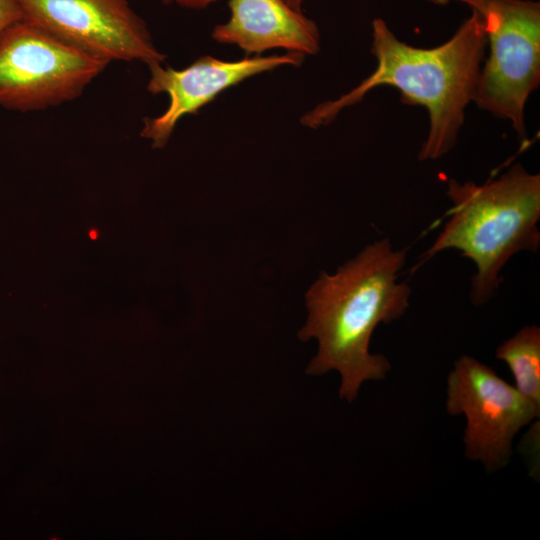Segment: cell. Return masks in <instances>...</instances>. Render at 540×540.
<instances>
[{"label": "cell", "mask_w": 540, "mask_h": 540, "mask_svg": "<svg viewBox=\"0 0 540 540\" xmlns=\"http://www.w3.org/2000/svg\"><path fill=\"white\" fill-rule=\"evenodd\" d=\"M495 357L510 369L515 388L540 408V327L524 326L496 348Z\"/></svg>", "instance_id": "obj_10"}, {"label": "cell", "mask_w": 540, "mask_h": 540, "mask_svg": "<svg viewBox=\"0 0 540 540\" xmlns=\"http://www.w3.org/2000/svg\"><path fill=\"white\" fill-rule=\"evenodd\" d=\"M230 16L212 31L218 43L236 45L247 54L284 49L313 55L320 50L317 24L285 0H229Z\"/></svg>", "instance_id": "obj_9"}, {"label": "cell", "mask_w": 540, "mask_h": 540, "mask_svg": "<svg viewBox=\"0 0 540 540\" xmlns=\"http://www.w3.org/2000/svg\"><path fill=\"white\" fill-rule=\"evenodd\" d=\"M304 59L305 55L298 52L247 56L236 61L205 55L179 70L151 65L147 90L154 95L166 94L169 104L162 114L144 119L140 134L151 141L153 148H163L184 116L197 114L223 91L280 66H300Z\"/></svg>", "instance_id": "obj_8"}, {"label": "cell", "mask_w": 540, "mask_h": 540, "mask_svg": "<svg viewBox=\"0 0 540 540\" xmlns=\"http://www.w3.org/2000/svg\"><path fill=\"white\" fill-rule=\"evenodd\" d=\"M21 19L23 14L17 0H0V32Z\"/></svg>", "instance_id": "obj_11"}, {"label": "cell", "mask_w": 540, "mask_h": 540, "mask_svg": "<svg viewBox=\"0 0 540 540\" xmlns=\"http://www.w3.org/2000/svg\"><path fill=\"white\" fill-rule=\"evenodd\" d=\"M108 64L21 19L0 32V106L30 112L67 103Z\"/></svg>", "instance_id": "obj_5"}, {"label": "cell", "mask_w": 540, "mask_h": 540, "mask_svg": "<svg viewBox=\"0 0 540 540\" xmlns=\"http://www.w3.org/2000/svg\"><path fill=\"white\" fill-rule=\"evenodd\" d=\"M481 17L488 57L473 98L526 137L525 108L540 84V3L534 0H458Z\"/></svg>", "instance_id": "obj_4"}, {"label": "cell", "mask_w": 540, "mask_h": 540, "mask_svg": "<svg viewBox=\"0 0 540 540\" xmlns=\"http://www.w3.org/2000/svg\"><path fill=\"white\" fill-rule=\"evenodd\" d=\"M446 410L464 415L466 458L480 462L487 472L506 466L518 432L540 417V408L514 385L474 357L462 355L447 376Z\"/></svg>", "instance_id": "obj_6"}, {"label": "cell", "mask_w": 540, "mask_h": 540, "mask_svg": "<svg viewBox=\"0 0 540 540\" xmlns=\"http://www.w3.org/2000/svg\"><path fill=\"white\" fill-rule=\"evenodd\" d=\"M487 37L479 14L470 16L444 43L420 48L400 40L382 18L372 21L371 52L374 71L357 86L334 100L321 102L301 119L303 125L319 128L353 106L373 89L394 87L401 101L420 105L428 112L429 128L418 160H437L457 143L467 106L473 102Z\"/></svg>", "instance_id": "obj_2"}, {"label": "cell", "mask_w": 540, "mask_h": 540, "mask_svg": "<svg viewBox=\"0 0 540 540\" xmlns=\"http://www.w3.org/2000/svg\"><path fill=\"white\" fill-rule=\"evenodd\" d=\"M405 261L406 251L382 238L334 274L322 271L306 293L308 317L298 338L318 342L306 373L337 371L341 399L354 401L365 381L383 380L391 370L388 359L369 346L378 325L400 319L409 307L411 288L398 281Z\"/></svg>", "instance_id": "obj_1"}, {"label": "cell", "mask_w": 540, "mask_h": 540, "mask_svg": "<svg viewBox=\"0 0 540 540\" xmlns=\"http://www.w3.org/2000/svg\"><path fill=\"white\" fill-rule=\"evenodd\" d=\"M425 1L436 6H445V5H448L452 1H458V0H425Z\"/></svg>", "instance_id": "obj_14"}, {"label": "cell", "mask_w": 540, "mask_h": 540, "mask_svg": "<svg viewBox=\"0 0 540 540\" xmlns=\"http://www.w3.org/2000/svg\"><path fill=\"white\" fill-rule=\"evenodd\" d=\"M23 19L107 62L163 64L166 55L153 42L129 0H17Z\"/></svg>", "instance_id": "obj_7"}, {"label": "cell", "mask_w": 540, "mask_h": 540, "mask_svg": "<svg viewBox=\"0 0 540 540\" xmlns=\"http://www.w3.org/2000/svg\"><path fill=\"white\" fill-rule=\"evenodd\" d=\"M166 4H176L187 9H205L218 0H158Z\"/></svg>", "instance_id": "obj_12"}, {"label": "cell", "mask_w": 540, "mask_h": 540, "mask_svg": "<svg viewBox=\"0 0 540 540\" xmlns=\"http://www.w3.org/2000/svg\"><path fill=\"white\" fill-rule=\"evenodd\" d=\"M290 6L295 9L302 10L305 0H285Z\"/></svg>", "instance_id": "obj_13"}, {"label": "cell", "mask_w": 540, "mask_h": 540, "mask_svg": "<svg viewBox=\"0 0 540 540\" xmlns=\"http://www.w3.org/2000/svg\"><path fill=\"white\" fill-rule=\"evenodd\" d=\"M446 194L450 217L421 259L455 249L474 262L469 295L482 306L494 296L510 258L540 247V175L516 163L483 184L450 179Z\"/></svg>", "instance_id": "obj_3"}]
</instances>
